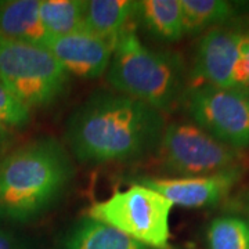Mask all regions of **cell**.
Masks as SVG:
<instances>
[{
    "mask_svg": "<svg viewBox=\"0 0 249 249\" xmlns=\"http://www.w3.org/2000/svg\"><path fill=\"white\" fill-rule=\"evenodd\" d=\"M166 127L162 112L115 90H98L72 112L65 142L85 165L127 163L157 152Z\"/></svg>",
    "mask_w": 249,
    "mask_h": 249,
    "instance_id": "1",
    "label": "cell"
},
{
    "mask_svg": "<svg viewBox=\"0 0 249 249\" xmlns=\"http://www.w3.org/2000/svg\"><path fill=\"white\" fill-rule=\"evenodd\" d=\"M70 152L52 136L36 137L0 157V220L27 224L47 213L71 186Z\"/></svg>",
    "mask_w": 249,
    "mask_h": 249,
    "instance_id": "2",
    "label": "cell"
},
{
    "mask_svg": "<svg viewBox=\"0 0 249 249\" xmlns=\"http://www.w3.org/2000/svg\"><path fill=\"white\" fill-rule=\"evenodd\" d=\"M107 80L115 91L137 98L162 114L183 104L190 89L181 55L150 49L130 27L116 39Z\"/></svg>",
    "mask_w": 249,
    "mask_h": 249,
    "instance_id": "3",
    "label": "cell"
},
{
    "mask_svg": "<svg viewBox=\"0 0 249 249\" xmlns=\"http://www.w3.org/2000/svg\"><path fill=\"white\" fill-rule=\"evenodd\" d=\"M173 204L150 187L134 181L126 190L91 204L88 217L155 249L170 248V213Z\"/></svg>",
    "mask_w": 249,
    "mask_h": 249,
    "instance_id": "4",
    "label": "cell"
},
{
    "mask_svg": "<svg viewBox=\"0 0 249 249\" xmlns=\"http://www.w3.org/2000/svg\"><path fill=\"white\" fill-rule=\"evenodd\" d=\"M70 73L46 47L0 36V80L27 108L53 104Z\"/></svg>",
    "mask_w": 249,
    "mask_h": 249,
    "instance_id": "5",
    "label": "cell"
},
{
    "mask_svg": "<svg viewBox=\"0 0 249 249\" xmlns=\"http://www.w3.org/2000/svg\"><path fill=\"white\" fill-rule=\"evenodd\" d=\"M166 178L217 175L242 168V154L216 140L194 122L166 124L157 150Z\"/></svg>",
    "mask_w": 249,
    "mask_h": 249,
    "instance_id": "6",
    "label": "cell"
},
{
    "mask_svg": "<svg viewBox=\"0 0 249 249\" xmlns=\"http://www.w3.org/2000/svg\"><path fill=\"white\" fill-rule=\"evenodd\" d=\"M193 122L237 151L249 148V90L190 86L184 98Z\"/></svg>",
    "mask_w": 249,
    "mask_h": 249,
    "instance_id": "7",
    "label": "cell"
},
{
    "mask_svg": "<svg viewBox=\"0 0 249 249\" xmlns=\"http://www.w3.org/2000/svg\"><path fill=\"white\" fill-rule=\"evenodd\" d=\"M248 24L231 19L211 28L198 40L191 76L196 85L234 88V70Z\"/></svg>",
    "mask_w": 249,
    "mask_h": 249,
    "instance_id": "8",
    "label": "cell"
},
{
    "mask_svg": "<svg viewBox=\"0 0 249 249\" xmlns=\"http://www.w3.org/2000/svg\"><path fill=\"white\" fill-rule=\"evenodd\" d=\"M242 168L217 175L188 178H140L136 183L147 186L181 208L201 209L212 208L223 202L240 181Z\"/></svg>",
    "mask_w": 249,
    "mask_h": 249,
    "instance_id": "9",
    "label": "cell"
},
{
    "mask_svg": "<svg viewBox=\"0 0 249 249\" xmlns=\"http://www.w3.org/2000/svg\"><path fill=\"white\" fill-rule=\"evenodd\" d=\"M115 43L114 40L79 31L71 35L50 37L46 49L68 73L78 78L94 79L107 72Z\"/></svg>",
    "mask_w": 249,
    "mask_h": 249,
    "instance_id": "10",
    "label": "cell"
},
{
    "mask_svg": "<svg viewBox=\"0 0 249 249\" xmlns=\"http://www.w3.org/2000/svg\"><path fill=\"white\" fill-rule=\"evenodd\" d=\"M134 19L147 35L162 43H176L186 36L180 0H142Z\"/></svg>",
    "mask_w": 249,
    "mask_h": 249,
    "instance_id": "11",
    "label": "cell"
},
{
    "mask_svg": "<svg viewBox=\"0 0 249 249\" xmlns=\"http://www.w3.org/2000/svg\"><path fill=\"white\" fill-rule=\"evenodd\" d=\"M40 0H0V36L46 47L50 36L39 17Z\"/></svg>",
    "mask_w": 249,
    "mask_h": 249,
    "instance_id": "12",
    "label": "cell"
},
{
    "mask_svg": "<svg viewBox=\"0 0 249 249\" xmlns=\"http://www.w3.org/2000/svg\"><path fill=\"white\" fill-rule=\"evenodd\" d=\"M60 249H155L88 216L64 232Z\"/></svg>",
    "mask_w": 249,
    "mask_h": 249,
    "instance_id": "13",
    "label": "cell"
},
{
    "mask_svg": "<svg viewBox=\"0 0 249 249\" xmlns=\"http://www.w3.org/2000/svg\"><path fill=\"white\" fill-rule=\"evenodd\" d=\"M133 0H89L86 4L83 31L116 42L118 36L134 19Z\"/></svg>",
    "mask_w": 249,
    "mask_h": 249,
    "instance_id": "14",
    "label": "cell"
},
{
    "mask_svg": "<svg viewBox=\"0 0 249 249\" xmlns=\"http://www.w3.org/2000/svg\"><path fill=\"white\" fill-rule=\"evenodd\" d=\"M88 0H40L39 17L46 34L65 36L83 31Z\"/></svg>",
    "mask_w": 249,
    "mask_h": 249,
    "instance_id": "15",
    "label": "cell"
},
{
    "mask_svg": "<svg viewBox=\"0 0 249 249\" xmlns=\"http://www.w3.org/2000/svg\"><path fill=\"white\" fill-rule=\"evenodd\" d=\"M186 35H196L230 22L235 6L226 0H180Z\"/></svg>",
    "mask_w": 249,
    "mask_h": 249,
    "instance_id": "16",
    "label": "cell"
},
{
    "mask_svg": "<svg viewBox=\"0 0 249 249\" xmlns=\"http://www.w3.org/2000/svg\"><path fill=\"white\" fill-rule=\"evenodd\" d=\"M208 249H249V220L241 214L216 216L206 227Z\"/></svg>",
    "mask_w": 249,
    "mask_h": 249,
    "instance_id": "17",
    "label": "cell"
},
{
    "mask_svg": "<svg viewBox=\"0 0 249 249\" xmlns=\"http://www.w3.org/2000/svg\"><path fill=\"white\" fill-rule=\"evenodd\" d=\"M31 121V109L14 97L0 80V124L9 129H22Z\"/></svg>",
    "mask_w": 249,
    "mask_h": 249,
    "instance_id": "18",
    "label": "cell"
},
{
    "mask_svg": "<svg viewBox=\"0 0 249 249\" xmlns=\"http://www.w3.org/2000/svg\"><path fill=\"white\" fill-rule=\"evenodd\" d=\"M234 88L249 90V24L242 39L240 58L234 70Z\"/></svg>",
    "mask_w": 249,
    "mask_h": 249,
    "instance_id": "19",
    "label": "cell"
},
{
    "mask_svg": "<svg viewBox=\"0 0 249 249\" xmlns=\"http://www.w3.org/2000/svg\"><path fill=\"white\" fill-rule=\"evenodd\" d=\"M0 249H40L25 235L0 226Z\"/></svg>",
    "mask_w": 249,
    "mask_h": 249,
    "instance_id": "20",
    "label": "cell"
},
{
    "mask_svg": "<svg viewBox=\"0 0 249 249\" xmlns=\"http://www.w3.org/2000/svg\"><path fill=\"white\" fill-rule=\"evenodd\" d=\"M230 209L240 212L241 216L249 220V188L241 191L238 196H235L230 202Z\"/></svg>",
    "mask_w": 249,
    "mask_h": 249,
    "instance_id": "21",
    "label": "cell"
},
{
    "mask_svg": "<svg viewBox=\"0 0 249 249\" xmlns=\"http://www.w3.org/2000/svg\"><path fill=\"white\" fill-rule=\"evenodd\" d=\"M14 142V134L9 127L0 124V157H3Z\"/></svg>",
    "mask_w": 249,
    "mask_h": 249,
    "instance_id": "22",
    "label": "cell"
}]
</instances>
